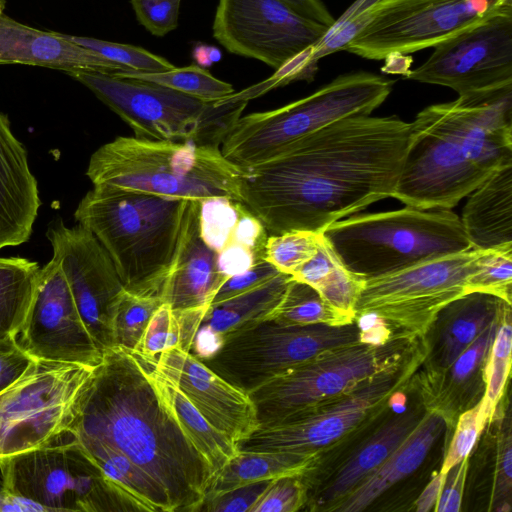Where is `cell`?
Returning <instances> with one entry per match:
<instances>
[{
  "label": "cell",
  "instance_id": "obj_28",
  "mask_svg": "<svg viewBox=\"0 0 512 512\" xmlns=\"http://www.w3.org/2000/svg\"><path fill=\"white\" fill-rule=\"evenodd\" d=\"M507 306L511 304L481 292L467 293L445 306L433 322L438 327L434 368L448 367Z\"/></svg>",
  "mask_w": 512,
  "mask_h": 512
},
{
  "label": "cell",
  "instance_id": "obj_12",
  "mask_svg": "<svg viewBox=\"0 0 512 512\" xmlns=\"http://www.w3.org/2000/svg\"><path fill=\"white\" fill-rule=\"evenodd\" d=\"M360 336L356 321L344 325L288 324L267 318L224 335L218 352L202 362L249 393L327 349L361 341Z\"/></svg>",
  "mask_w": 512,
  "mask_h": 512
},
{
  "label": "cell",
  "instance_id": "obj_48",
  "mask_svg": "<svg viewBox=\"0 0 512 512\" xmlns=\"http://www.w3.org/2000/svg\"><path fill=\"white\" fill-rule=\"evenodd\" d=\"M468 469V458L453 466L446 479L436 503V512H458L461 509L462 495Z\"/></svg>",
  "mask_w": 512,
  "mask_h": 512
},
{
  "label": "cell",
  "instance_id": "obj_13",
  "mask_svg": "<svg viewBox=\"0 0 512 512\" xmlns=\"http://www.w3.org/2000/svg\"><path fill=\"white\" fill-rule=\"evenodd\" d=\"M483 250L438 257L364 281L355 316L371 314L412 336H425L439 312L468 292Z\"/></svg>",
  "mask_w": 512,
  "mask_h": 512
},
{
  "label": "cell",
  "instance_id": "obj_39",
  "mask_svg": "<svg viewBox=\"0 0 512 512\" xmlns=\"http://www.w3.org/2000/svg\"><path fill=\"white\" fill-rule=\"evenodd\" d=\"M64 36L70 41L127 68L129 72L155 73L167 71L175 67L166 58L151 53L142 47L92 37L68 34H64Z\"/></svg>",
  "mask_w": 512,
  "mask_h": 512
},
{
  "label": "cell",
  "instance_id": "obj_37",
  "mask_svg": "<svg viewBox=\"0 0 512 512\" xmlns=\"http://www.w3.org/2000/svg\"><path fill=\"white\" fill-rule=\"evenodd\" d=\"M162 303L161 296H142L124 290L112 316L113 347L135 351L151 316Z\"/></svg>",
  "mask_w": 512,
  "mask_h": 512
},
{
  "label": "cell",
  "instance_id": "obj_2",
  "mask_svg": "<svg viewBox=\"0 0 512 512\" xmlns=\"http://www.w3.org/2000/svg\"><path fill=\"white\" fill-rule=\"evenodd\" d=\"M71 436L123 453L167 492L173 512H199L213 472L163 407L143 360L107 349L81 394Z\"/></svg>",
  "mask_w": 512,
  "mask_h": 512
},
{
  "label": "cell",
  "instance_id": "obj_34",
  "mask_svg": "<svg viewBox=\"0 0 512 512\" xmlns=\"http://www.w3.org/2000/svg\"><path fill=\"white\" fill-rule=\"evenodd\" d=\"M114 76L156 83L207 102H216L234 93L230 83L214 77L197 64L163 72H122Z\"/></svg>",
  "mask_w": 512,
  "mask_h": 512
},
{
  "label": "cell",
  "instance_id": "obj_20",
  "mask_svg": "<svg viewBox=\"0 0 512 512\" xmlns=\"http://www.w3.org/2000/svg\"><path fill=\"white\" fill-rule=\"evenodd\" d=\"M144 359L169 378L214 428L233 441L247 437L258 427L249 394L228 383L191 353L175 347L155 359Z\"/></svg>",
  "mask_w": 512,
  "mask_h": 512
},
{
  "label": "cell",
  "instance_id": "obj_21",
  "mask_svg": "<svg viewBox=\"0 0 512 512\" xmlns=\"http://www.w3.org/2000/svg\"><path fill=\"white\" fill-rule=\"evenodd\" d=\"M21 64L56 69L66 74L100 72L116 75L129 70L78 45L64 33L43 31L0 16V65Z\"/></svg>",
  "mask_w": 512,
  "mask_h": 512
},
{
  "label": "cell",
  "instance_id": "obj_8",
  "mask_svg": "<svg viewBox=\"0 0 512 512\" xmlns=\"http://www.w3.org/2000/svg\"><path fill=\"white\" fill-rule=\"evenodd\" d=\"M149 140L220 147L247 102H207L156 83L100 72L69 74Z\"/></svg>",
  "mask_w": 512,
  "mask_h": 512
},
{
  "label": "cell",
  "instance_id": "obj_23",
  "mask_svg": "<svg viewBox=\"0 0 512 512\" xmlns=\"http://www.w3.org/2000/svg\"><path fill=\"white\" fill-rule=\"evenodd\" d=\"M200 207L201 200H195L177 259L161 292L163 302L174 312L208 308L227 280L219 269L217 252L200 233Z\"/></svg>",
  "mask_w": 512,
  "mask_h": 512
},
{
  "label": "cell",
  "instance_id": "obj_1",
  "mask_svg": "<svg viewBox=\"0 0 512 512\" xmlns=\"http://www.w3.org/2000/svg\"><path fill=\"white\" fill-rule=\"evenodd\" d=\"M410 123L396 116L335 121L242 168V204L268 235L321 233L332 223L392 197Z\"/></svg>",
  "mask_w": 512,
  "mask_h": 512
},
{
  "label": "cell",
  "instance_id": "obj_35",
  "mask_svg": "<svg viewBox=\"0 0 512 512\" xmlns=\"http://www.w3.org/2000/svg\"><path fill=\"white\" fill-rule=\"evenodd\" d=\"M270 318L288 324H349L316 289L293 278Z\"/></svg>",
  "mask_w": 512,
  "mask_h": 512
},
{
  "label": "cell",
  "instance_id": "obj_6",
  "mask_svg": "<svg viewBox=\"0 0 512 512\" xmlns=\"http://www.w3.org/2000/svg\"><path fill=\"white\" fill-rule=\"evenodd\" d=\"M341 263L363 280L473 249L450 209L411 206L338 220L322 231Z\"/></svg>",
  "mask_w": 512,
  "mask_h": 512
},
{
  "label": "cell",
  "instance_id": "obj_26",
  "mask_svg": "<svg viewBox=\"0 0 512 512\" xmlns=\"http://www.w3.org/2000/svg\"><path fill=\"white\" fill-rule=\"evenodd\" d=\"M417 411L391 418L347 458L313 498L311 509L332 511L358 484L377 469L418 424Z\"/></svg>",
  "mask_w": 512,
  "mask_h": 512
},
{
  "label": "cell",
  "instance_id": "obj_25",
  "mask_svg": "<svg viewBox=\"0 0 512 512\" xmlns=\"http://www.w3.org/2000/svg\"><path fill=\"white\" fill-rule=\"evenodd\" d=\"M468 196L460 220L472 248L512 246V163L494 171Z\"/></svg>",
  "mask_w": 512,
  "mask_h": 512
},
{
  "label": "cell",
  "instance_id": "obj_7",
  "mask_svg": "<svg viewBox=\"0 0 512 512\" xmlns=\"http://www.w3.org/2000/svg\"><path fill=\"white\" fill-rule=\"evenodd\" d=\"M393 81L370 72L342 74L314 93L277 109L240 116L220 149L240 168L264 162L290 143L343 118L370 115Z\"/></svg>",
  "mask_w": 512,
  "mask_h": 512
},
{
  "label": "cell",
  "instance_id": "obj_19",
  "mask_svg": "<svg viewBox=\"0 0 512 512\" xmlns=\"http://www.w3.org/2000/svg\"><path fill=\"white\" fill-rule=\"evenodd\" d=\"M16 338L34 359L96 367L103 357L54 258L40 270L31 306Z\"/></svg>",
  "mask_w": 512,
  "mask_h": 512
},
{
  "label": "cell",
  "instance_id": "obj_33",
  "mask_svg": "<svg viewBox=\"0 0 512 512\" xmlns=\"http://www.w3.org/2000/svg\"><path fill=\"white\" fill-rule=\"evenodd\" d=\"M41 267L23 257H0V340L19 334L31 306Z\"/></svg>",
  "mask_w": 512,
  "mask_h": 512
},
{
  "label": "cell",
  "instance_id": "obj_31",
  "mask_svg": "<svg viewBox=\"0 0 512 512\" xmlns=\"http://www.w3.org/2000/svg\"><path fill=\"white\" fill-rule=\"evenodd\" d=\"M320 456L289 452L238 451L212 477L204 499L257 481L305 474L315 469Z\"/></svg>",
  "mask_w": 512,
  "mask_h": 512
},
{
  "label": "cell",
  "instance_id": "obj_43",
  "mask_svg": "<svg viewBox=\"0 0 512 512\" xmlns=\"http://www.w3.org/2000/svg\"><path fill=\"white\" fill-rule=\"evenodd\" d=\"M486 424L480 400L461 412L441 472L447 473L453 466L469 457Z\"/></svg>",
  "mask_w": 512,
  "mask_h": 512
},
{
  "label": "cell",
  "instance_id": "obj_47",
  "mask_svg": "<svg viewBox=\"0 0 512 512\" xmlns=\"http://www.w3.org/2000/svg\"><path fill=\"white\" fill-rule=\"evenodd\" d=\"M33 359L16 337L0 340V393L24 374Z\"/></svg>",
  "mask_w": 512,
  "mask_h": 512
},
{
  "label": "cell",
  "instance_id": "obj_15",
  "mask_svg": "<svg viewBox=\"0 0 512 512\" xmlns=\"http://www.w3.org/2000/svg\"><path fill=\"white\" fill-rule=\"evenodd\" d=\"M371 20L344 50L371 60L429 47L489 18L512 10V0H376Z\"/></svg>",
  "mask_w": 512,
  "mask_h": 512
},
{
  "label": "cell",
  "instance_id": "obj_46",
  "mask_svg": "<svg viewBox=\"0 0 512 512\" xmlns=\"http://www.w3.org/2000/svg\"><path fill=\"white\" fill-rule=\"evenodd\" d=\"M279 273L282 272L277 270L269 262L263 260L245 272L229 277L217 290L210 305L256 288Z\"/></svg>",
  "mask_w": 512,
  "mask_h": 512
},
{
  "label": "cell",
  "instance_id": "obj_30",
  "mask_svg": "<svg viewBox=\"0 0 512 512\" xmlns=\"http://www.w3.org/2000/svg\"><path fill=\"white\" fill-rule=\"evenodd\" d=\"M139 357L163 407L207 461L214 476L238 452L236 442L214 428L169 378Z\"/></svg>",
  "mask_w": 512,
  "mask_h": 512
},
{
  "label": "cell",
  "instance_id": "obj_42",
  "mask_svg": "<svg viewBox=\"0 0 512 512\" xmlns=\"http://www.w3.org/2000/svg\"><path fill=\"white\" fill-rule=\"evenodd\" d=\"M307 486L301 475L275 478L249 512H295L307 502Z\"/></svg>",
  "mask_w": 512,
  "mask_h": 512
},
{
  "label": "cell",
  "instance_id": "obj_49",
  "mask_svg": "<svg viewBox=\"0 0 512 512\" xmlns=\"http://www.w3.org/2000/svg\"><path fill=\"white\" fill-rule=\"evenodd\" d=\"M299 14L313 19L319 23L333 26L334 17L328 11L321 0H281Z\"/></svg>",
  "mask_w": 512,
  "mask_h": 512
},
{
  "label": "cell",
  "instance_id": "obj_51",
  "mask_svg": "<svg viewBox=\"0 0 512 512\" xmlns=\"http://www.w3.org/2000/svg\"><path fill=\"white\" fill-rule=\"evenodd\" d=\"M447 473L439 471L419 495L415 503L417 512H428L434 510L442 491Z\"/></svg>",
  "mask_w": 512,
  "mask_h": 512
},
{
  "label": "cell",
  "instance_id": "obj_45",
  "mask_svg": "<svg viewBox=\"0 0 512 512\" xmlns=\"http://www.w3.org/2000/svg\"><path fill=\"white\" fill-rule=\"evenodd\" d=\"M272 480L274 479L249 483L204 499L199 511L249 512Z\"/></svg>",
  "mask_w": 512,
  "mask_h": 512
},
{
  "label": "cell",
  "instance_id": "obj_5",
  "mask_svg": "<svg viewBox=\"0 0 512 512\" xmlns=\"http://www.w3.org/2000/svg\"><path fill=\"white\" fill-rule=\"evenodd\" d=\"M86 175L118 191L242 203V168L212 145L119 136L91 155Z\"/></svg>",
  "mask_w": 512,
  "mask_h": 512
},
{
  "label": "cell",
  "instance_id": "obj_17",
  "mask_svg": "<svg viewBox=\"0 0 512 512\" xmlns=\"http://www.w3.org/2000/svg\"><path fill=\"white\" fill-rule=\"evenodd\" d=\"M408 79L448 87L459 96L512 84V10L438 43Z\"/></svg>",
  "mask_w": 512,
  "mask_h": 512
},
{
  "label": "cell",
  "instance_id": "obj_40",
  "mask_svg": "<svg viewBox=\"0 0 512 512\" xmlns=\"http://www.w3.org/2000/svg\"><path fill=\"white\" fill-rule=\"evenodd\" d=\"M468 292L488 293L511 304L512 246L482 251L478 267L469 278Z\"/></svg>",
  "mask_w": 512,
  "mask_h": 512
},
{
  "label": "cell",
  "instance_id": "obj_50",
  "mask_svg": "<svg viewBox=\"0 0 512 512\" xmlns=\"http://www.w3.org/2000/svg\"><path fill=\"white\" fill-rule=\"evenodd\" d=\"M0 512H47L46 509L32 501L12 493L0 476Z\"/></svg>",
  "mask_w": 512,
  "mask_h": 512
},
{
  "label": "cell",
  "instance_id": "obj_53",
  "mask_svg": "<svg viewBox=\"0 0 512 512\" xmlns=\"http://www.w3.org/2000/svg\"><path fill=\"white\" fill-rule=\"evenodd\" d=\"M499 465L502 479H504L503 481L507 483L508 487H510L512 477V447L510 433H508L507 439L502 448Z\"/></svg>",
  "mask_w": 512,
  "mask_h": 512
},
{
  "label": "cell",
  "instance_id": "obj_4",
  "mask_svg": "<svg viewBox=\"0 0 512 512\" xmlns=\"http://www.w3.org/2000/svg\"><path fill=\"white\" fill-rule=\"evenodd\" d=\"M195 200L94 186L74 217L108 252L126 291L161 296Z\"/></svg>",
  "mask_w": 512,
  "mask_h": 512
},
{
  "label": "cell",
  "instance_id": "obj_14",
  "mask_svg": "<svg viewBox=\"0 0 512 512\" xmlns=\"http://www.w3.org/2000/svg\"><path fill=\"white\" fill-rule=\"evenodd\" d=\"M0 476L12 493L47 512L128 511L116 489L73 437L67 443L1 458Z\"/></svg>",
  "mask_w": 512,
  "mask_h": 512
},
{
  "label": "cell",
  "instance_id": "obj_36",
  "mask_svg": "<svg viewBox=\"0 0 512 512\" xmlns=\"http://www.w3.org/2000/svg\"><path fill=\"white\" fill-rule=\"evenodd\" d=\"M512 327L511 306L501 317L491 344L484 369V394L480 399L482 414L488 423L503 394L511 367Z\"/></svg>",
  "mask_w": 512,
  "mask_h": 512
},
{
  "label": "cell",
  "instance_id": "obj_24",
  "mask_svg": "<svg viewBox=\"0 0 512 512\" xmlns=\"http://www.w3.org/2000/svg\"><path fill=\"white\" fill-rule=\"evenodd\" d=\"M447 423L441 413L427 410L411 433L389 457L332 511H362L396 483L414 473L426 459Z\"/></svg>",
  "mask_w": 512,
  "mask_h": 512
},
{
  "label": "cell",
  "instance_id": "obj_3",
  "mask_svg": "<svg viewBox=\"0 0 512 512\" xmlns=\"http://www.w3.org/2000/svg\"><path fill=\"white\" fill-rule=\"evenodd\" d=\"M512 163V84L430 105L410 122L392 198L423 210L451 209Z\"/></svg>",
  "mask_w": 512,
  "mask_h": 512
},
{
  "label": "cell",
  "instance_id": "obj_11",
  "mask_svg": "<svg viewBox=\"0 0 512 512\" xmlns=\"http://www.w3.org/2000/svg\"><path fill=\"white\" fill-rule=\"evenodd\" d=\"M94 368L33 359L24 374L0 393V459L69 434Z\"/></svg>",
  "mask_w": 512,
  "mask_h": 512
},
{
  "label": "cell",
  "instance_id": "obj_32",
  "mask_svg": "<svg viewBox=\"0 0 512 512\" xmlns=\"http://www.w3.org/2000/svg\"><path fill=\"white\" fill-rule=\"evenodd\" d=\"M291 279V275L279 273L256 288L210 305L200 325L224 336L229 332L270 318L281 302Z\"/></svg>",
  "mask_w": 512,
  "mask_h": 512
},
{
  "label": "cell",
  "instance_id": "obj_44",
  "mask_svg": "<svg viewBox=\"0 0 512 512\" xmlns=\"http://www.w3.org/2000/svg\"><path fill=\"white\" fill-rule=\"evenodd\" d=\"M138 22L154 36H165L178 27L182 0H129Z\"/></svg>",
  "mask_w": 512,
  "mask_h": 512
},
{
  "label": "cell",
  "instance_id": "obj_29",
  "mask_svg": "<svg viewBox=\"0 0 512 512\" xmlns=\"http://www.w3.org/2000/svg\"><path fill=\"white\" fill-rule=\"evenodd\" d=\"M71 437L113 485L128 511L173 512L165 489L123 453L88 437Z\"/></svg>",
  "mask_w": 512,
  "mask_h": 512
},
{
  "label": "cell",
  "instance_id": "obj_16",
  "mask_svg": "<svg viewBox=\"0 0 512 512\" xmlns=\"http://www.w3.org/2000/svg\"><path fill=\"white\" fill-rule=\"evenodd\" d=\"M329 29L281 0H218L212 26L227 51L275 70L315 46Z\"/></svg>",
  "mask_w": 512,
  "mask_h": 512
},
{
  "label": "cell",
  "instance_id": "obj_22",
  "mask_svg": "<svg viewBox=\"0 0 512 512\" xmlns=\"http://www.w3.org/2000/svg\"><path fill=\"white\" fill-rule=\"evenodd\" d=\"M40 205L27 151L0 112V250L29 240Z\"/></svg>",
  "mask_w": 512,
  "mask_h": 512
},
{
  "label": "cell",
  "instance_id": "obj_52",
  "mask_svg": "<svg viewBox=\"0 0 512 512\" xmlns=\"http://www.w3.org/2000/svg\"><path fill=\"white\" fill-rule=\"evenodd\" d=\"M193 58L200 67H208L221 59V52L214 46L197 44L192 52Z\"/></svg>",
  "mask_w": 512,
  "mask_h": 512
},
{
  "label": "cell",
  "instance_id": "obj_41",
  "mask_svg": "<svg viewBox=\"0 0 512 512\" xmlns=\"http://www.w3.org/2000/svg\"><path fill=\"white\" fill-rule=\"evenodd\" d=\"M180 348V330L177 318L169 304L163 302L151 316L141 338L132 351L144 358L155 359L160 353Z\"/></svg>",
  "mask_w": 512,
  "mask_h": 512
},
{
  "label": "cell",
  "instance_id": "obj_54",
  "mask_svg": "<svg viewBox=\"0 0 512 512\" xmlns=\"http://www.w3.org/2000/svg\"><path fill=\"white\" fill-rule=\"evenodd\" d=\"M4 8H5V1L0 0V16L3 14Z\"/></svg>",
  "mask_w": 512,
  "mask_h": 512
},
{
  "label": "cell",
  "instance_id": "obj_18",
  "mask_svg": "<svg viewBox=\"0 0 512 512\" xmlns=\"http://www.w3.org/2000/svg\"><path fill=\"white\" fill-rule=\"evenodd\" d=\"M82 320L102 353L113 348L111 322L124 292L116 267L98 239L78 224L61 222L47 232Z\"/></svg>",
  "mask_w": 512,
  "mask_h": 512
},
{
  "label": "cell",
  "instance_id": "obj_27",
  "mask_svg": "<svg viewBox=\"0 0 512 512\" xmlns=\"http://www.w3.org/2000/svg\"><path fill=\"white\" fill-rule=\"evenodd\" d=\"M503 312L448 367L433 370V376L430 375L426 385L427 410L441 413L448 422V418L462 407L473 406L470 399L475 397L478 383L484 382L487 356Z\"/></svg>",
  "mask_w": 512,
  "mask_h": 512
},
{
  "label": "cell",
  "instance_id": "obj_10",
  "mask_svg": "<svg viewBox=\"0 0 512 512\" xmlns=\"http://www.w3.org/2000/svg\"><path fill=\"white\" fill-rule=\"evenodd\" d=\"M427 356L428 345H418L400 365L354 390L258 426L247 437L236 442L237 449L321 455L384 408L410 382Z\"/></svg>",
  "mask_w": 512,
  "mask_h": 512
},
{
  "label": "cell",
  "instance_id": "obj_38",
  "mask_svg": "<svg viewBox=\"0 0 512 512\" xmlns=\"http://www.w3.org/2000/svg\"><path fill=\"white\" fill-rule=\"evenodd\" d=\"M321 233L290 230L268 235L264 260L282 273L293 275L317 252Z\"/></svg>",
  "mask_w": 512,
  "mask_h": 512
},
{
  "label": "cell",
  "instance_id": "obj_9",
  "mask_svg": "<svg viewBox=\"0 0 512 512\" xmlns=\"http://www.w3.org/2000/svg\"><path fill=\"white\" fill-rule=\"evenodd\" d=\"M416 337L393 335L381 345L361 341L327 349L249 392L258 426L336 399L400 365Z\"/></svg>",
  "mask_w": 512,
  "mask_h": 512
}]
</instances>
